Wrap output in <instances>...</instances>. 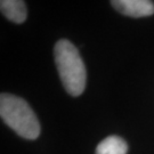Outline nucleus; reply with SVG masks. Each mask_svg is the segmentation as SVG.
<instances>
[{"label": "nucleus", "instance_id": "obj_1", "mask_svg": "<svg viewBox=\"0 0 154 154\" xmlns=\"http://www.w3.org/2000/svg\"><path fill=\"white\" fill-rule=\"evenodd\" d=\"M54 56L62 83L72 96H80L86 87V67L78 49L69 40H60L54 47Z\"/></svg>", "mask_w": 154, "mask_h": 154}, {"label": "nucleus", "instance_id": "obj_2", "mask_svg": "<svg viewBox=\"0 0 154 154\" xmlns=\"http://www.w3.org/2000/svg\"><path fill=\"white\" fill-rule=\"evenodd\" d=\"M0 116L7 126L25 139H35L40 135L38 118L23 98L9 94H1Z\"/></svg>", "mask_w": 154, "mask_h": 154}, {"label": "nucleus", "instance_id": "obj_3", "mask_svg": "<svg viewBox=\"0 0 154 154\" xmlns=\"http://www.w3.org/2000/svg\"><path fill=\"white\" fill-rule=\"evenodd\" d=\"M111 4L126 16L146 17L154 14V2L149 0H114Z\"/></svg>", "mask_w": 154, "mask_h": 154}, {"label": "nucleus", "instance_id": "obj_4", "mask_svg": "<svg viewBox=\"0 0 154 154\" xmlns=\"http://www.w3.org/2000/svg\"><path fill=\"white\" fill-rule=\"evenodd\" d=\"M0 9L9 21L14 23H23L26 20L25 2L21 0H1Z\"/></svg>", "mask_w": 154, "mask_h": 154}, {"label": "nucleus", "instance_id": "obj_5", "mask_svg": "<svg viewBox=\"0 0 154 154\" xmlns=\"http://www.w3.org/2000/svg\"><path fill=\"white\" fill-rule=\"evenodd\" d=\"M128 145L118 136H110L103 139L96 149V154H127Z\"/></svg>", "mask_w": 154, "mask_h": 154}]
</instances>
